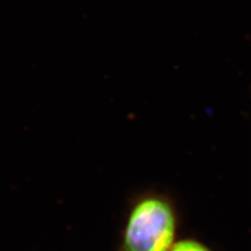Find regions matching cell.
<instances>
[{"label":"cell","mask_w":251,"mask_h":251,"mask_svg":"<svg viewBox=\"0 0 251 251\" xmlns=\"http://www.w3.org/2000/svg\"><path fill=\"white\" fill-rule=\"evenodd\" d=\"M177 215L162 194L147 193L130 208L123 233L124 251H170L175 244Z\"/></svg>","instance_id":"6da1fadb"},{"label":"cell","mask_w":251,"mask_h":251,"mask_svg":"<svg viewBox=\"0 0 251 251\" xmlns=\"http://www.w3.org/2000/svg\"><path fill=\"white\" fill-rule=\"evenodd\" d=\"M170 251H211L202 243L196 240H182L176 242Z\"/></svg>","instance_id":"7a4b0ae2"}]
</instances>
